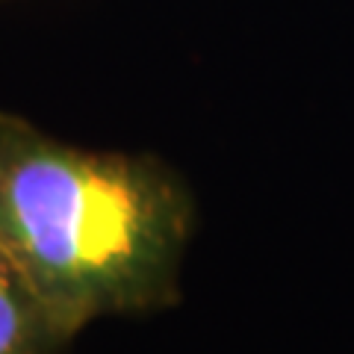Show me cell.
I'll return each mask as SVG.
<instances>
[{
    "label": "cell",
    "mask_w": 354,
    "mask_h": 354,
    "mask_svg": "<svg viewBox=\"0 0 354 354\" xmlns=\"http://www.w3.org/2000/svg\"><path fill=\"white\" fill-rule=\"evenodd\" d=\"M195 221L189 186L162 160L80 148L0 113V245L80 334L180 301Z\"/></svg>",
    "instance_id": "1"
},
{
    "label": "cell",
    "mask_w": 354,
    "mask_h": 354,
    "mask_svg": "<svg viewBox=\"0 0 354 354\" xmlns=\"http://www.w3.org/2000/svg\"><path fill=\"white\" fill-rule=\"evenodd\" d=\"M80 337L0 245V354H65Z\"/></svg>",
    "instance_id": "2"
}]
</instances>
